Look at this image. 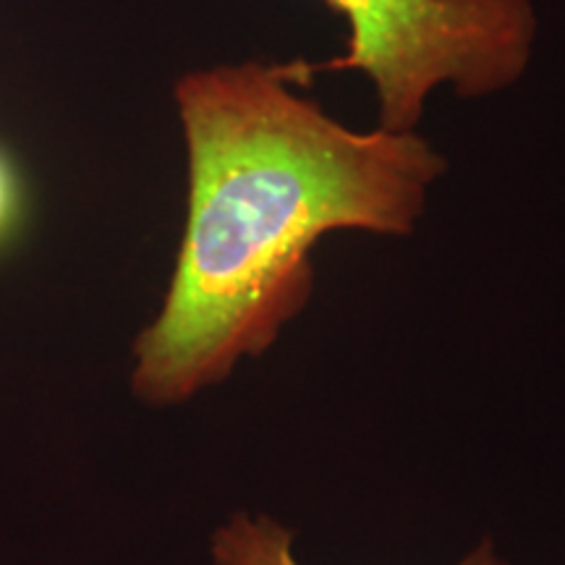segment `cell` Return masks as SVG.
<instances>
[{
  "mask_svg": "<svg viewBox=\"0 0 565 565\" xmlns=\"http://www.w3.org/2000/svg\"><path fill=\"white\" fill-rule=\"evenodd\" d=\"M291 84L286 63L246 61L175 87L189 210L160 315L134 341L145 404H183L265 353L312 296L315 244L406 236L445 171L416 131L345 129Z\"/></svg>",
  "mask_w": 565,
  "mask_h": 565,
  "instance_id": "1",
  "label": "cell"
},
{
  "mask_svg": "<svg viewBox=\"0 0 565 565\" xmlns=\"http://www.w3.org/2000/svg\"><path fill=\"white\" fill-rule=\"evenodd\" d=\"M349 24L345 53L301 61L303 76L362 71L377 92L380 126L408 134L427 97L450 84L484 97L519 82L532 58L536 19L529 0H322Z\"/></svg>",
  "mask_w": 565,
  "mask_h": 565,
  "instance_id": "2",
  "label": "cell"
},
{
  "mask_svg": "<svg viewBox=\"0 0 565 565\" xmlns=\"http://www.w3.org/2000/svg\"><path fill=\"white\" fill-rule=\"evenodd\" d=\"M294 534L267 515L238 513L212 536L215 565H299L294 557ZM461 565H505L492 545L477 547Z\"/></svg>",
  "mask_w": 565,
  "mask_h": 565,
  "instance_id": "3",
  "label": "cell"
},
{
  "mask_svg": "<svg viewBox=\"0 0 565 565\" xmlns=\"http://www.w3.org/2000/svg\"><path fill=\"white\" fill-rule=\"evenodd\" d=\"M21 221V192L11 166L0 154V246L17 233Z\"/></svg>",
  "mask_w": 565,
  "mask_h": 565,
  "instance_id": "4",
  "label": "cell"
}]
</instances>
